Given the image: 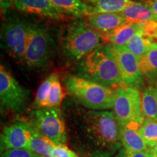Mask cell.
I'll use <instances>...</instances> for the list:
<instances>
[{
    "instance_id": "1",
    "label": "cell",
    "mask_w": 157,
    "mask_h": 157,
    "mask_svg": "<svg viewBox=\"0 0 157 157\" xmlns=\"http://www.w3.org/2000/svg\"><path fill=\"white\" fill-rule=\"evenodd\" d=\"M84 144L90 156L110 157L121 150V125L111 111L90 110L83 121Z\"/></svg>"
},
{
    "instance_id": "2",
    "label": "cell",
    "mask_w": 157,
    "mask_h": 157,
    "mask_svg": "<svg viewBox=\"0 0 157 157\" xmlns=\"http://www.w3.org/2000/svg\"><path fill=\"white\" fill-rule=\"evenodd\" d=\"M78 76L105 87H124L120 70L110 44H102L79 60Z\"/></svg>"
},
{
    "instance_id": "3",
    "label": "cell",
    "mask_w": 157,
    "mask_h": 157,
    "mask_svg": "<svg viewBox=\"0 0 157 157\" xmlns=\"http://www.w3.org/2000/svg\"><path fill=\"white\" fill-rule=\"evenodd\" d=\"M68 91L84 106L95 111L113 109L115 90L78 76L66 79Z\"/></svg>"
},
{
    "instance_id": "4",
    "label": "cell",
    "mask_w": 157,
    "mask_h": 157,
    "mask_svg": "<svg viewBox=\"0 0 157 157\" xmlns=\"http://www.w3.org/2000/svg\"><path fill=\"white\" fill-rule=\"evenodd\" d=\"M103 40L98 33L89 28L82 20L76 19L68 23L65 29L62 46L66 56L79 61L102 45Z\"/></svg>"
},
{
    "instance_id": "5",
    "label": "cell",
    "mask_w": 157,
    "mask_h": 157,
    "mask_svg": "<svg viewBox=\"0 0 157 157\" xmlns=\"http://www.w3.org/2000/svg\"><path fill=\"white\" fill-rule=\"evenodd\" d=\"M29 124L33 130L56 145H66L67 142L66 126L59 107H44L31 112Z\"/></svg>"
},
{
    "instance_id": "6",
    "label": "cell",
    "mask_w": 157,
    "mask_h": 157,
    "mask_svg": "<svg viewBox=\"0 0 157 157\" xmlns=\"http://www.w3.org/2000/svg\"><path fill=\"white\" fill-rule=\"evenodd\" d=\"M113 110L121 127L139 129L144 120L141 109V98L136 87L117 88Z\"/></svg>"
},
{
    "instance_id": "7",
    "label": "cell",
    "mask_w": 157,
    "mask_h": 157,
    "mask_svg": "<svg viewBox=\"0 0 157 157\" xmlns=\"http://www.w3.org/2000/svg\"><path fill=\"white\" fill-rule=\"evenodd\" d=\"M34 24L24 20L14 18L4 24L2 40L4 48L12 58L23 62L27 44Z\"/></svg>"
},
{
    "instance_id": "8",
    "label": "cell",
    "mask_w": 157,
    "mask_h": 157,
    "mask_svg": "<svg viewBox=\"0 0 157 157\" xmlns=\"http://www.w3.org/2000/svg\"><path fill=\"white\" fill-rule=\"evenodd\" d=\"M53 39L44 26L33 25L23 63L32 68L43 66L48 63L53 50Z\"/></svg>"
},
{
    "instance_id": "9",
    "label": "cell",
    "mask_w": 157,
    "mask_h": 157,
    "mask_svg": "<svg viewBox=\"0 0 157 157\" xmlns=\"http://www.w3.org/2000/svg\"><path fill=\"white\" fill-rule=\"evenodd\" d=\"M0 98L4 106L21 113L28 106L30 92L18 83L3 66L0 68Z\"/></svg>"
},
{
    "instance_id": "10",
    "label": "cell",
    "mask_w": 157,
    "mask_h": 157,
    "mask_svg": "<svg viewBox=\"0 0 157 157\" xmlns=\"http://www.w3.org/2000/svg\"><path fill=\"white\" fill-rule=\"evenodd\" d=\"M113 55L117 60L124 87H136L143 81L139 60L126 46L110 44Z\"/></svg>"
},
{
    "instance_id": "11",
    "label": "cell",
    "mask_w": 157,
    "mask_h": 157,
    "mask_svg": "<svg viewBox=\"0 0 157 157\" xmlns=\"http://www.w3.org/2000/svg\"><path fill=\"white\" fill-rule=\"evenodd\" d=\"M34 131L28 123L15 121L7 125L1 134L2 152L10 149H28Z\"/></svg>"
},
{
    "instance_id": "12",
    "label": "cell",
    "mask_w": 157,
    "mask_h": 157,
    "mask_svg": "<svg viewBox=\"0 0 157 157\" xmlns=\"http://www.w3.org/2000/svg\"><path fill=\"white\" fill-rule=\"evenodd\" d=\"M13 5L18 11L29 14L58 20L66 16L50 0H15Z\"/></svg>"
},
{
    "instance_id": "13",
    "label": "cell",
    "mask_w": 157,
    "mask_h": 157,
    "mask_svg": "<svg viewBox=\"0 0 157 157\" xmlns=\"http://www.w3.org/2000/svg\"><path fill=\"white\" fill-rule=\"evenodd\" d=\"M88 25L99 33L106 34L127 23L120 13H104L87 15Z\"/></svg>"
},
{
    "instance_id": "14",
    "label": "cell",
    "mask_w": 157,
    "mask_h": 157,
    "mask_svg": "<svg viewBox=\"0 0 157 157\" xmlns=\"http://www.w3.org/2000/svg\"><path fill=\"white\" fill-rule=\"evenodd\" d=\"M140 29L141 27L138 23L127 22L114 30L101 35V36L103 40L109 42L110 44L125 46Z\"/></svg>"
},
{
    "instance_id": "15",
    "label": "cell",
    "mask_w": 157,
    "mask_h": 157,
    "mask_svg": "<svg viewBox=\"0 0 157 157\" xmlns=\"http://www.w3.org/2000/svg\"><path fill=\"white\" fill-rule=\"evenodd\" d=\"M119 13L124 17L127 23H141L156 21V16L151 9L143 2H135Z\"/></svg>"
},
{
    "instance_id": "16",
    "label": "cell",
    "mask_w": 157,
    "mask_h": 157,
    "mask_svg": "<svg viewBox=\"0 0 157 157\" xmlns=\"http://www.w3.org/2000/svg\"><path fill=\"white\" fill-rule=\"evenodd\" d=\"M121 142L123 147L131 151H148L150 150L139 132V129L121 126Z\"/></svg>"
},
{
    "instance_id": "17",
    "label": "cell",
    "mask_w": 157,
    "mask_h": 157,
    "mask_svg": "<svg viewBox=\"0 0 157 157\" xmlns=\"http://www.w3.org/2000/svg\"><path fill=\"white\" fill-rule=\"evenodd\" d=\"M142 74L149 82L157 81V44L154 43L143 56L139 60Z\"/></svg>"
},
{
    "instance_id": "18",
    "label": "cell",
    "mask_w": 157,
    "mask_h": 157,
    "mask_svg": "<svg viewBox=\"0 0 157 157\" xmlns=\"http://www.w3.org/2000/svg\"><path fill=\"white\" fill-rule=\"evenodd\" d=\"M132 0H98L90 7L87 15L104 13H119L126 7L135 3Z\"/></svg>"
},
{
    "instance_id": "19",
    "label": "cell",
    "mask_w": 157,
    "mask_h": 157,
    "mask_svg": "<svg viewBox=\"0 0 157 157\" xmlns=\"http://www.w3.org/2000/svg\"><path fill=\"white\" fill-rule=\"evenodd\" d=\"M54 5L62 11L65 15L80 17L88 15L90 6H87L82 0H50Z\"/></svg>"
},
{
    "instance_id": "20",
    "label": "cell",
    "mask_w": 157,
    "mask_h": 157,
    "mask_svg": "<svg viewBox=\"0 0 157 157\" xmlns=\"http://www.w3.org/2000/svg\"><path fill=\"white\" fill-rule=\"evenodd\" d=\"M141 27V26H140ZM154 42L143 34L142 29L139 31L125 45L132 53L137 57L138 60L142 58L149 49L151 48Z\"/></svg>"
},
{
    "instance_id": "21",
    "label": "cell",
    "mask_w": 157,
    "mask_h": 157,
    "mask_svg": "<svg viewBox=\"0 0 157 157\" xmlns=\"http://www.w3.org/2000/svg\"><path fill=\"white\" fill-rule=\"evenodd\" d=\"M141 109L144 119L157 120V99L154 87H148L144 90L141 97Z\"/></svg>"
},
{
    "instance_id": "22",
    "label": "cell",
    "mask_w": 157,
    "mask_h": 157,
    "mask_svg": "<svg viewBox=\"0 0 157 157\" xmlns=\"http://www.w3.org/2000/svg\"><path fill=\"white\" fill-rule=\"evenodd\" d=\"M56 144L45 137L34 132L31 137L28 150L38 154L44 157H50Z\"/></svg>"
},
{
    "instance_id": "23",
    "label": "cell",
    "mask_w": 157,
    "mask_h": 157,
    "mask_svg": "<svg viewBox=\"0 0 157 157\" xmlns=\"http://www.w3.org/2000/svg\"><path fill=\"white\" fill-rule=\"evenodd\" d=\"M139 132L148 146L154 148L157 143V120L148 118L144 119L139 128Z\"/></svg>"
},
{
    "instance_id": "24",
    "label": "cell",
    "mask_w": 157,
    "mask_h": 157,
    "mask_svg": "<svg viewBox=\"0 0 157 157\" xmlns=\"http://www.w3.org/2000/svg\"><path fill=\"white\" fill-rule=\"evenodd\" d=\"M54 75L55 74H52L49 76L39 86L32 105L33 110L45 107V104L48 101L51 86H52V81H53Z\"/></svg>"
},
{
    "instance_id": "25",
    "label": "cell",
    "mask_w": 157,
    "mask_h": 157,
    "mask_svg": "<svg viewBox=\"0 0 157 157\" xmlns=\"http://www.w3.org/2000/svg\"><path fill=\"white\" fill-rule=\"evenodd\" d=\"M63 98L64 92L60 82V79H59V76L57 74H55L50 94H49L48 101L45 104V107H59Z\"/></svg>"
},
{
    "instance_id": "26",
    "label": "cell",
    "mask_w": 157,
    "mask_h": 157,
    "mask_svg": "<svg viewBox=\"0 0 157 157\" xmlns=\"http://www.w3.org/2000/svg\"><path fill=\"white\" fill-rule=\"evenodd\" d=\"M138 24L141 26L143 34L157 44V21H151Z\"/></svg>"
},
{
    "instance_id": "27",
    "label": "cell",
    "mask_w": 157,
    "mask_h": 157,
    "mask_svg": "<svg viewBox=\"0 0 157 157\" xmlns=\"http://www.w3.org/2000/svg\"><path fill=\"white\" fill-rule=\"evenodd\" d=\"M1 157H44L28 149H10L2 151Z\"/></svg>"
},
{
    "instance_id": "28",
    "label": "cell",
    "mask_w": 157,
    "mask_h": 157,
    "mask_svg": "<svg viewBox=\"0 0 157 157\" xmlns=\"http://www.w3.org/2000/svg\"><path fill=\"white\" fill-rule=\"evenodd\" d=\"M50 157H79L78 155L68 148L66 145H56Z\"/></svg>"
},
{
    "instance_id": "29",
    "label": "cell",
    "mask_w": 157,
    "mask_h": 157,
    "mask_svg": "<svg viewBox=\"0 0 157 157\" xmlns=\"http://www.w3.org/2000/svg\"><path fill=\"white\" fill-rule=\"evenodd\" d=\"M115 157H150V150L148 151H136L123 147Z\"/></svg>"
},
{
    "instance_id": "30",
    "label": "cell",
    "mask_w": 157,
    "mask_h": 157,
    "mask_svg": "<svg viewBox=\"0 0 157 157\" xmlns=\"http://www.w3.org/2000/svg\"><path fill=\"white\" fill-rule=\"evenodd\" d=\"M142 2L146 4L151 9L154 15L157 16V0H143Z\"/></svg>"
},
{
    "instance_id": "31",
    "label": "cell",
    "mask_w": 157,
    "mask_h": 157,
    "mask_svg": "<svg viewBox=\"0 0 157 157\" xmlns=\"http://www.w3.org/2000/svg\"><path fill=\"white\" fill-rule=\"evenodd\" d=\"M15 0H0V5L2 11H6L14 4Z\"/></svg>"
},
{
    "instance_id": "32",
    "label": "cell",
    "mask_w": 157,
    "mask_h": 157,
    "mask_svg": "<svg viewBox=\"0 0 157 157\" xmlns=\"http://www.w3.org/2000/svg\"><path fill=\"white\" fill-rule=\"evenodd\" d=\"M150 150L151 151L154 153V154L156 155V156H157V143L156 144V146H155L154 148H150Z\"/></svg>"
},
{
    "instance_id": "33",
    "label": "cell",
    "mask_w": 157,
    "mask_h": 157,
    "mask_svg": "<svg viewBox=\"0 0 157 157\" xmlns=\"http://www.w3.org/2000/svg\"><path fill=\"white\" fill-rule=\"evenodd\" d=\"M84 1L87 2H88V3H91V4H93V5H94V4L97 2L98 0H84Z\"/></svg>"
},
{
    "instance_id": "34",
    "label": "cell",
    "mask_w": 157,
    "mask_h": 157,
    "mask_svg": "<svg viewBox=\"0 0 157 157\" xmlns=\"http://www.w3.org/2000/svg\"><path fill=\"white\" fill-rule=\"evenodd\" d=\"M154 89H155V94H156V99H157V81L156 82V85H155Z\"/></svg>"
},
{
    "instance_id": "35",
    "label": "cell",
    "mask_w": 157,
    "mask_h": 157,
    "mask_svg": "<svg viewBox=\"0 0 157 157\" xmlns=\"http://www.w3.org/2000/svg\"><path fill=\"white\" fill-rule=\"evenodd\" d=\"M150 157H157V156L151 151L150 150Z\"/></svg>"
},
{
    "instance_id": "36",
    "label": "cell",
    "mask_w": 157,
    "mask_h": 157,
    "mask_svg": "<svg viewBox=\"0 0 157 157\" xmlns=\"http://www.w3.org/2000/svg\"><path fill=\"white\" fill-rule=\"evenodd\" d=\"M132 1H133V0H132ZM140 1H143V0H140Z\"/></svg>"
},
{
    "instance_id": "37",
    "label": "cell",
    "mask_w": 157,
    "mask_h": 157,
    "mask_svg": "<svg viewBox=\"0 0 157 157\" xmlns=\"http://www.w3.org/2000/svg\"><path fill=\"white\" fill-rule=\"evenodd\" d=\"M156 21H157V16H156Z\"/></svg>"
}]
</instances>
